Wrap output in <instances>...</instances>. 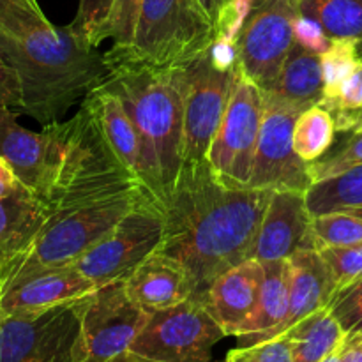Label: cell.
I'll return each instance as SVG.
<instances>
[{"label":"cell","mask_w":362,"mask_h":362,"mask_svg":"<svg viewBox=\"0 0 362 362\" xmlns=\"http://www.w3.org/2000/svg\"><path fill=\"white\" fill-rule=\"evenodd\" d=\"M271 189H233L218 180L207 161L182 165L163 205L165 239L159 253L184 267L202 300L228 269L251 260Z\"/></svg>","instance_id":"1"},{"label":"cell","mask_w":362,"mask_h":362,"mask_svg":"<svg viewBox=\"0 0 362 362\" xmlns=\"http://www.w3.org/2000/svg\"><path fill=\"white\" fill-rule=\"evenodd\" d=\"M105 83L122 101L144 154V187L163 209L184 165L182 67H158L122 49L103 53Z\"/></svg>","instance_id":"2"},{"label":"cell","mask_w":362,"mask_h":362,"mask_svg":"<svg viewBox=\"0 0 362 362\" xmlns=\"http://www.w3.org/2000/svg\"><path fill=\"white\" fill-rule=\"evenodd\" d=\"M42 127L52 138L48 182L41 197L49 212L141 187L110 148L87 98L69 120Z\"/></svg>","instance_id":"3"},{"label":"cell","mask_w":362,"mask_h":362,"mask_svg":"<svg viewBox=\"0 0 362 362\" xmlns=\"http://www.w3.org/2000/svg\"><path fill=\"white\" fill-rule=\"evenodd\" d=\"M145 198L151 197L141 187H129L49 212L34 243L0 271V286L46 269L73 265Z\"/></svg>","instance_id":"4"},{"label":"cell","mask_w":362,"mask_h":362,"mask_svg":"<svg viewBox=\"0 0 362 362\" xmlns=\"http://www.w3.org/2000/svg\"><path fill=\"white\" fill-rule=\"evenodd\" d=\"M214 37L198 0H144L133 45L119 49L151 66L182 67L207 52Z\"/></svg>","instance_id":"5"},{"label":"cell","mask_w":362,"mask_h":362,"mask_svg":"<svg viewBox=\"0 0 362 362\" xmlns=\"http://www.w3.org/2000/svg\"><path fill=\"white\" fill-rule=\"evenodd\" d=\"M225 331L197 299L148 315L127 356L136 362H211Z\"/></svg>","instance_id":"6"},{"label":"cell","mask_w":362,"mask_h":362,"mask_svg":"<svg viewBox=\"0 0 362 362\" xmlns=\"http://www.w3.org/2000/svg\"><path fill=\"white\" fill-rule=\"evenodd\" d=\"M81 303L0 318V362H80Z\"/></svg>","instance_id":"7"},{"label":"cell","mask_w":362,"mask_h":362,"mask_svg":"<svg viewBox=\"0 0 362 362\" xmlns=\"http://www.w3.org/2000/svg\"><path fill=\"white\" fill-rule=\"evenodd\" d=\"M163 239V209L151 198H145L73 265L99 286L108 285L129 276L161 247Z\"/></svg>","instance_id":"8"},{"label":"cell","mask_w":362,"mask_h":362,"mask_svg":"<svg viewBox=\"0 0 362 362\" xmlns=\"http://www.w3.org/2000/svg\"><path fill=\"white\" fill-rule=\"evenodd\" d=\"M262 115L264 90L237 69L225 119L207 154L209 166L225 186L250 187Z\"/></svg>","instance_id":"9"},{"label":"cell","mask_w":362,"mask_h":362,"mask_svg":"<svg viewBox=\"0 0 362 362\" xmlns=\"http://www.w3.org/2000/svg\"><path fill=\"white\" fill-rule=\"evenodd\" d=\"M148 315L126 292L124 279L83 297L80 362H112L124 356L147 324Z\"/></svg>","instance_id":"10"},{"label":"cell","mask_w":362,"mask_h":362,"mask_svg":"<svg viewBox=\"0 0 362 362\" xmlns=\"http://www.w3.org/2000/svg\"><path fill=\"white\" fill-rule=\"evenodd\" d=\"M237 69L218 71L209 60L207 52L182 66L184 165L207 161L228 108Z\"/></svg>","instance_id":"11"},{"label":"cell","mask_w":362,"mask_h":362,"mask_svg":"<svg viewBox=\"0 0 362 362\" xmlns=\"http://www.w3.org/2000/svg\"><path fill=\"white\" fill-rule=\"evenodd\" d=\"M299 14L297 0H255L237 37L239 69L264 92L276 83L290 49L296 46L293 25Z\"/></svg>","instance_id":"12"},{"label":"cell","mask_w":362,"mask_h":362,"mask_svg":"<svg viewBox=\"0 0 362 362\" xmlns=\"http://www.w3.org/2000/svg\"><path fill=\"white\" fill-rule=\"evenodd\" d=\"M300 112L304 110L299 106L264 92V115L250 187L300 193L310 189V163L303 161L293 147V127Z\"/></svg>","instance_id":"13"},{"label":"cell","mask_w":362,"mask_h":362,"mask_svg":"<svg viewBox=\"0 0 362 362\" xmlns=\"http://www.w3.org/2000/svg\"><path fill=\"white\" fill-rule=\"evenodd\" d=\"M311 216L306 193L300 191H272L267 211L262 219L260 232L255 244V260H288L297 251L315 250Z\"/></svg>","instance_id":"14"},{"label":"cell","mask_w":362,"mask_h":362,"mask_svg":"<svg viewBox=\"0 0 362 362\" xmlns=\"http://www.w3.org/2000/svg\"><path fill=\"white\" fill-rule=\"evenodd\" d=\"M101 288L74 265L46 269L0 286V318L49 310L73 303Z\"/></svg>","instance_id":"15"},{"label":"cell","mask_w":362,"mask_h":362,"mask_svg":"<svg viewBox=\"0 0 362 362\" xmlns=\"http://www.w3.org/2000/svg\"><path fill=\"white\" fill-rule=\"evenodd\" d=\"M290 264V306L286 318L272 331L240 343V346L269 341L285 334L290 327L310 317L315 311L327 308L336 293L334 279L327 264L317 250L297 251L288 258Z\"/></svg>","instance_id":"16"},{"label":"cell","mask_w":362,"mask_h":362,"mask_svg":"<svg viewBox=\"0 0 362 362\" xmlns=\"http://www.w3.org/2000/svg\"><path fill=\"white\" fill-rule=\"evenodd\" d=\"M264 264L255 258L223 272L205 292L200 303L207 308L226 336H239L257 306L264 279Z\"/></svg>","instance_id":"17"},{"label":"cell","mask_w":362,"mask_h":362,"mask_svg":"<svg viewBox=\"0 0 362 362\" xmlns=\"http://www.w3.org/2000/svg\"><path fill=\"white\" fill-rule=\"evenodd\" d=\"M52 138L46 127L41 133L20 126L16 112L0 106V159L13 170L14 177L34 191L39 198L45 194L48 182Z\"/></svg>","instance_id":"18"},{"label":"cell","mask_w":362,"mask_h":362,"mask_svg":"<svg viewBox=\"0 0 362 362\" xmlns=\"http://www.w3.org/2000/svg\"><path fill=\"white\" fill-rule=\"evenodd\" d=\"M131 299L148 313L193 299V286L182 265L156 251L124 278Z\"/></svg>","instance_id":"19"},{"label":"cell","mask_w":362,"mask_h":362,"mask_svg":"<svg viewBox=\"0 0 362 362\" xmlns=\"http://www.w3.org/2000/svg\"><path fill=\"white\" fill-rule=\"evenodd\" d=\"M48 216V205L23 184L0 197V271L34 243Z\"/></svg>","instance_id":"20"},{"label":"cell","mask_w":362,"mask_h":362,"mask_svg":"<svg viewBox=\"0 0 362 362\" xmlns=\"http://www.w3.org/2000/svg\"><path fill=\"white\" fill-rule=\"evenodd\" d=\"M85 98L90 103L95 119L113 154L144 187V154H141L140 138L120 98L105 83L95 85Z\"/></svg>","instance_id":"21"},{"label":"cell","mask_w":362,"mask_h":362,"mask_svg":"<svg viewBox=\"0 0 362 362\" xmlns=\"http://www.w3.org/2000/svg\"><path fill=\"white\" fill-rule=\"evenodd\" d=\"M264 279L253 313L240 329L239 343L265 334L286 318L290 306V264L288 260L264 264Z\"/></svg>","instance_id":"22"},{"label":"cell","mask_w":362,"mask_h":362,"mask_svg":"<svg viewBox=\"0 0 362 362\" xmlns=\"http://www.w3.org/2000/svg\"><path fill=\"white\" fill-rule=\"evenodd\" d=\"M267 92L303 110L320 105L324 98L320 57L296 42L279 71L278 80Z\"/></svg>","instance_id":"23"},{"label":"cell","mask_w":362,"mask_h":362,"mask_svg":"<svg viewBox=\"0 0 362 362\" xmlns=\"http://www.w3.org/2000/svg\"><path fill=\"white\" fill-rule=\"evenodd\" d=\"M292 349L293 362H322L338 352L346 332L329 308L315 311L285 332Z\"/></svg>","instance_id":"24"},{"label":"cell","mask_w":362,"mask_h":362,"mask_svg":"<svg viewBox=\"0 0 362 362\" xmlns=\"http://www.w3.org/2000/svg\"><path fill=\"white\" fill-rule=\"evenodd\" d=\"M299 11L315 18L331 41L346 39L359 48L362 59V0H297Z\"/></svg>","instance_id":"25"},{"label":"cell","mask_w":362,"mask_h":362,"mask_svg":"<svg viewBox=\"0 0 362 362\" xmlns=\"http://www.w3.org/2000/svg\"><path fill=\"white\" fill-rule=\"evenodd\" d=\"M306 204L311 216L362 209V165L311 184L306 191Z\"/></svg>","instance_id":"26"},{"label":"cell","mask_w":362,"mask_h":362,"mask_svg":"<svg viewBox=\"0 0 362 362\" xmlns=\"http://www.w3.org/2000/svg\"><path fill=\"white\" fill-rule=\"evenodd\" d=\"M336 122L320 105H313L299 113L293 127V147L303 161L320 159L336 141Z\"/></svg>","instance_id":"27"},{"label":"cell","mask_w":362,"mask_h":362,"mask_svg":"<svg viewBox=\"0 0 362 362\" xmlns=\"http://www.w3.org/2000/svg\"><path fill=\"white\" fill-rule=\"evenodd\" d=\"M359 48L354 41L334 39L327 52L320 57L322 76H324V98L320 106H329L338 98L343 81L361 66Z\"/></svg>","instance_id":"28"},{"label":"cell","mask_w":362,"mask_h":362,"mask_svg":"<svg viewBox=\"0 0 362 362\" xmlns=\"http://www.w3.org/2000/svg\"><path fill=\"white\" fill-rule=\"evenodd\" d=\"M311 232L317 251L362 243V216L350 211L313 216Z\"/></svg>","instance_id":"29"},{"label":"cell","mask_w":362,"mask_h":362,"mask_svg":"<svg viewBox=\"0 0 362 362\" xmlns=\"http://www.w3.org/2000/svg\"><path fill=\"white\" fill-rule=\"evenodd\" d=\"M349 134V138L332 145L320 159L308 165L311 184L331 179L354 166L362 165V129Z\"/></svg>","instance_id":"30"},{"label":"cell","mask_w":362,"mask_h":362,"mask_svg":"<svg viewBox=\"0 0 362 362\" xmlns=\"http://www.w3.org/2000/svg\"><path fill=\"white\" fill-rule=\"evenodd\" d=\"M48 23L37 0H0V41H18Z\"/></svg>","instance_id":"31"},{"label":"cell","mask_w":362,"mask_h":362,"mask_svg":"<svg viewBox=\"0 0 362 362\" xmlns=\"http://www.w3.org/2000/svg\"><path fill=\"white\" fill-rule=\"evenodd\" d=\"M113 4L115 0H80L78 13L69 28L85 42L99 48V45L108 39Z\"/></svg>","instance_id":"32"},{"label":"cell","mask_w":362,"mask_h":362,"mask_svg":"<svg viewBox=\"0 0 362 362\" xmlns=\"http://www.w3.org/2000/svg\"><path fill=\"white\" fill-rule=\"evenodd\" d=\"M318 253L331 271L336 292L362 278V243L341 247H324Z\"/></svg>","instance_id":"33"},{"label":"cell","mask_w":362,"mask_h":362,"mask_svg":"<svg viewBox=\"0 0 362 362\" xmlns=\"http://www.w3.org/2000/svg\"><path fill=\"white\" fill-rule=\"evenodd\" d=\"M327 308L346 334L362 332V278L338 290Z\"/></svg>","instance_id":"34"},{"label":"cell","mask_w":362,"mask_h":362,"mask_svg":"<svg viewBox=\"0 0 362 362\" xmlns=\"http://www.w3.org/2000/svg\"><path fill=\"white\" fill-rule=\"evenodd\" d=\"M141 2L144 0H115L113 4L108 39H113L117 48H129L133 45Z\"/></svg>","instance_id":"35"},{"label":"cell","mask_w":362,"mask_h":362,"mask_svg":"<svg viewBox=\"0 0 362 362\" xmlns=\"http://www.w3.org/2000/svg\"><path fill=\"white\" fill-rule=\"evenodd\" d=\"M225 362H293V357L288 339L279 336L269 341L237 346L226 356Z\"/></svg>","instance_id":"36"},{"label":"cell","mask_w":362,"mask_h":362,"mask_svg":"<svg viewBox=\"0 0 362 362\" xmlns=\"http://www.w3.org/2000/svg\"><path fill=\"white\" fill-rule=\"evenodd\" d=\"M253 4L255 0H226L214 21L216 37L237 41L251 9H253Z\"/></svg>","instance_id":"37"},{"label":"cell","mask_w":362,"mask_h":362,"mask_svg":"<svg viewBox=\"0 0 362 362\" xmlns=\"http://www.w3.org/2000/svg\"><path fill=\"white\" fill-rule=\"evenodd\" d=\"M293 37H296L297 45L318 57L324 55L332 42L324 27L315 18L306 16L303 13L297 16L296 25H293Z\"/></svg>","instance_id":"38"},{"label":"cell","mask_w":362,"mask_h":362,"mask_svg":"<svg viewBox=\"0 0 362 362\" xmlns=\"http://www.w3.org/2000/svg\"><path fill=\"white\" fill-rule=\"evenodd\" d=\"M207 53L209 60L218 71H235L239 67V46L235 41L214 37Z\"/></svg>","instance_id":"39"},{"label":"cell","mask_w":362,"mask_h":362,"mask_svg":"<svg viewBox=\"0 0 362 362\" xmlns=\"http://www.w3.org/2000/svg\"><path fill=\"white\" fill-rule=\"evenodd\" d=\"M0 106L21 108L20 80L2 53H0Z\"/></svg>","instance_id":"40"},{"label":"cell","mask_w":362,"mask_h":362,"mask_svg":"<svg viewBox=\"0 0 362 362\" xmlns=\"http://www.w3.org/2000/svg\"><path fill=\"white\" fill-rule=\"evenodd\" d=\"M338 362H362V332L346 334L345 341L339 346Z\"/></svg>","instance_id":"41"},{"label":"cell","mask_w":362,"mask_h":362,"mask_svg":"<svg viewBox=\"0 0 362 362\" xmlns=\"http://www.w3.org/2000/svg\"><path fill=\"white\" fill-rule=\"evenodd\" d=\"M198 4H200L202 11H204V14L207 16V20L211 21L212 27H214V21L216 18H218L219 9L225 6L226 0H198Z\"/></svg>","instance_id":"42"},{"label":"cell","mask_w":362,"mask_h":362,"mask_svg":"<svg viewBox=\"0 0 362 362\" xmlns=\"http://www.w3.org/2000/svg\"><path fill=\"white\" fill-rule=\"evenodd\" d=\"M0 180H2V182H20V180L14 177L13 170L6 165L4 159H0Z\"/></svg>","instance_id":"43"},{"label":"cell","mask_w":362,"mask_h":362,"mask_svg":"<svg viewBox=\"0 0 362 362\" xmlns=\"http://www.w3.org/2000/svg\"><path fill=\"white\" fill-rule=\"evenodd\" d=\"M18 184H21V182H2V180H0V197L6 193H9L11 189H14Z\"/></svg>","instance_id":"44"},{"label":"cell","mask_w":362,"mask_h":362,"mask_svg":"<svg viewBox=\"0 0 362 362\" xmlns=\"http://www.w3.org/2000/svg\"><path fill=\"white\" fill-rule=\"evenodd\" d=\"M115 362H136V361H133V359H131V357H129V356H127V354H124V356L117 357V359H115Z\"/></svg>","instance_id":"45"},{"label":"cell","mask_w":362,"mask_h":362,"mask_svg":"<svg viewBox=\"0 0 362 362\" xmlns=\"http://www.w3.org/2000/svg\"><path fill=\"white\" fill-rule=\"evenodd\" d=\"M338 352H339V350H338ZM338 352H334V354H332V356H329L327 359L322 361V362H338Z\"/></svg>","instance_id":"46"},{"label":"cell","mask_w":362,"mask_h":362,"mask_svg":"<svg viewBox=\"0 0 362 362\" xmlns=\"http://www.w3.org/2000/svg\"><path fill=\"white\" fill-rule=\"evenodd\" d=\"M350 212H356V214H359V216H362V209H356V211H350Z\"/></svg>","instance_id":"47"},{"label":"cell","mask_w":362,"mask_h":362,"mask_svg":"<svg viewBox=\"0 0 362 362\" xmlns=\"http://www.w3.org/2000/svg\"><path fill=\"white\" fill-rule=\"evenodd\" d=\"M361 129H362V119H361Z\"/></svg>","instance_id":"48"},{"label":"cell","mask_w":362,"mask_h":362,"mask_svg":"<svg viewBox=\"0 0 362 362\" xmlns=\"http://www.w3.org/2000/svg\"><path fill=\"white\" fill-rule=\"evenodd\" d=\"M112 362H115V361H112Z\"/></svg>","instance_id":"49"}]
</instances>
